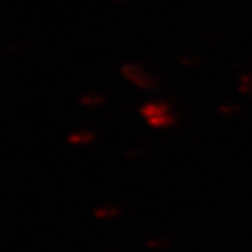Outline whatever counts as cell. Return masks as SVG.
I'll return each mask as SVG.
<instances>
[{
  "label": "cell",
  "mask_w": 252,
  "mask_h": 252,
  "mask_svg": "<svg viewBox=\"0 0 252 252\" xmlns=\"http://www.w3.org/2000/svg\"><path fill=\"white\" fill-rule=\"evenodd\" d=\"M141 112H143L146 122L151 126H154V128H164V126L172 125L174 122L167 105H164L162 102H151L148 105H144Z\"/></svg>",
  "instance_id": "6da1fadb"
},
{
  "label": "cell",
  "mask_w": 252,
  "mask_h": 252,
  "mask_svg": "<svg viewBox=\"0 0 252 252\" xmlns=\"http://www.w3.org/2000/svg\"><path fill=\"white\" fill-rule=\"evenodd\" d=\"M122 72L126 79H129L134 85L141 89H156V82L149 74H146L143 69L134 64H125L122 67Z\"/></svg>",
  "instance_id": "7a4b0ae2"
},
{
  "label": "cell",
  "mask_w": 252,
  "mask_h": 252,
  "mask_svg": "<svg viewBox=\"0 0 252 252\" xmlns=\"http://www.w3.org/2000/svg\"><path fill=\"white\" fill-rule=\"evenodd\" d=\"M90 139H92V134L89 133H75L69 138L70 143H87Z\"/></svg>",
  "instance_id": "3957f363"
},
{
  "label": "cell",
  "mask_w": 252,
  "mask_h": 252,
  "mask_svg": "<svg viewBox=\"0 0 252 252\" xmlns=\"http://www.w3.org/2000/svg\"><path fill=\"white\" fill-rule=\"evenodd\" d=\"M97 216H115L117 215V210H110V208H102V210H97V213H95Z\"/></svg>",
  "instance_id": "277c9868"
}]
</instances>
